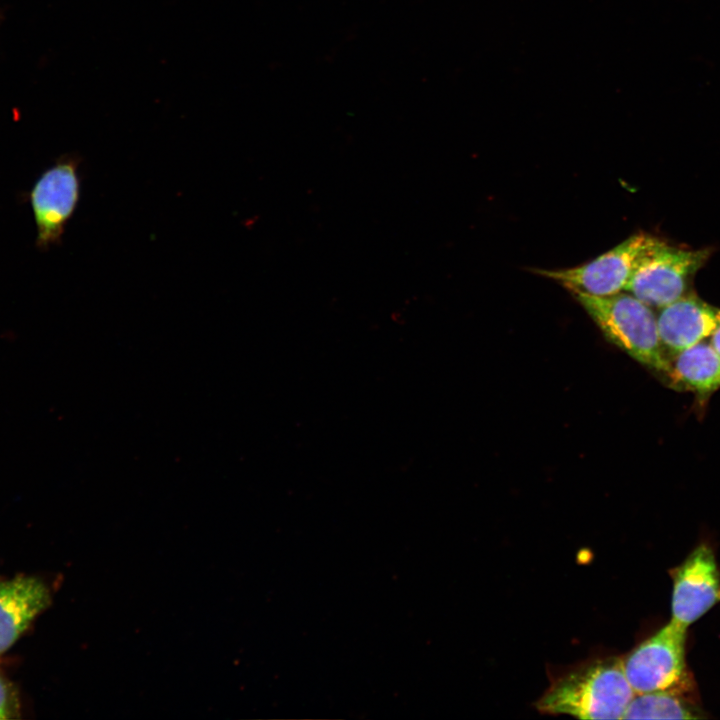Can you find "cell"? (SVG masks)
<instances>
[{"instance_id":"cell-1","label":"cell","mask_w":720,"mask_h":720,"mask_svg":"<svg viewBox=\"0 0 720 720\" xmlns=\"http://www.w3.org/2000/svg\"><path fill=\"white\" fill-rule=\"evenodd\" d=\"M635 695L621 659H598L555 680L537 701L539 711L579 719H622Z\"/></svg>"},{"instance_id":"cell-2","label":"cell","mask_w":720,"mask_h":720,"mask_svg":"<svg viewBox=\"0 0 720 720\" xmlns=\"http://www.w3.org/2000/svg\"><path fill=\"white\" fill-rule=\"evenodd\" d=\"M572 293L611 343L641 364L669 374L670 359L660 340L657 316L650 306L630 293L605 297Z\"/></svg>"},{"instance_id":"cell-3","label":"cell","mask_w":720,"mask_h":720,"mask_svg":"<svg viewBox=\"0 0 720 720\" xmlns=\"http://www.w3.org/2000/svg\"><path fill=\"white\" fill-rule=\"evenodd\" d=\"M687 628L672 620L621 659L635 694L661 690L696 693L686 664Z\"/></svg>"},{"instance_id":"cell-4","label":"cell","mask_w":720,"mask_h":720,"mask_svg":"<svg viewBox=\"0 0 720 720\" xmlns=\"http://www.w3.org/2000/svg\"><path fill=\"white\" fill-rule=\"evenodd\" d=\"M709 249H684L655 237L639 259L625 289L646 305L662 308L688 294Z\"/></svg>"},{"instance_id":"cell-5","label":"cell","mask_w":720,"mask_h":720,"mask_svg":"<svg viewBox=\"0 0 720 720\" xmlns=\"http://www.w3.org/2000/svg\"><path fill=\"white\" fill-rule=\"evenodd\" d=\"M655 237L637 233L583 265L560 270H536L571 291L605 297L626 289L636 265Z\"/></svg>"},{"instance_id":"cell-6","label":"cell","mask_w":720,"mask_h":720,"mask_svg":"<svg viewBox=\"0 0 720 720\" xmlns=\"http://www.w3.org/2000/svg\"><path fill=\"white\" fill-rule=\"evenodd\" d=\"M80 196L77 162L62 159L34 183L29 200L36 225V246L47 249L61 240Z\"/></svg>"},{"instance_id":"cell-7","label":"cell","mask_w":720,"mask_h":720,"mask_svg":"<svg viewBox=\"0 0 720 720\" xmlns=\"http://www.w3.org/2000/svg\"><path fill=\"white\" fill-rule=\"evenodd\" d=\"M671 620L688 628L720 603V571L712 548L701 543L670 570Z\"/></svg>"},{"instance_id":"cell-8","label":"cell","mask_w":720,"mask_h":720,"mask_svg":"<svg viewBox=\"0 0 720 720\" xmlns=\"http://www.w3.org/2000/svg\"><path fill=\"white\" fill-rule=\"evenodd\" d=\"M51 602L49 586L38 577L17 575L0 579V655L13 646Z\"/></svg>"},{"instance_id":"cell-9","label":"cell","mask_w":720,"mask_h":720,"mask_svg":"<svg viewBox=\"0 0 720 720\" xmlns=\"http://www.w3.org/2000/svg\"><path fill=\"white\" fill-rule=\"evenodd\" d=\"M720 324V308L686 294L660 308L658 332L669 359L707 338Z\"/></svg>"},{"instance_id":"cell-10","label":"cell","mask_w":720,"mask_h":720,"mask_svg":"<svg viewBox=\"0 0 720 720\" xmlns=\"http://www.w3.org/2000/svg\"><path fill=\"white\" fill-rule=\"evenodd\" d=\"M667 375L679 388L706 395L720 388V355L706 339L670 358Z\"/></svg>"},{"instance_id":"cell-11","label":"cell","mask_w":720,"mask_h":720,"mask_svg":"<svg viewBox=\"0 0 720 720\" xmlns=\"http://www.w3.org/2000/svg\"><path fill=\"white\" fill-rule=\"evenodd\" d=\"M696 693L661 690L635 694L622 719H702Z\"/></svg>"},{"instance_id":"cell-12","label":"cell","mask_w":720,"mask_h":720,"mask_svg":"<svg viewBox=\"0 0 720 720\" xmlns=\"http://www.w3.org/2000/svg\"><path fill=\"white\" fill-rule=\"evenodd\" d=\"M21 717L20 699L15 686L0 673V720Z\"/></svg>"},{"instance_id":"cell-13","label":"cell","mask_w":720,"mask_h":720,"mask_svg":"<svg viewBox=\"0 0 720 720\" xmlns=\"http://www.w3.org/2000/svg\"><path fill=\"white\" fill-rule=\"evenodd\" d=\"M709 342L715 351L720 355V324L709 337Z\"/></svg>"}]
</instances>
